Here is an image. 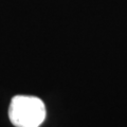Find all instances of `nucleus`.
I'll list each match as a JSON object with an SVG mask.
<instances>
[{
  "mask_svg": "<svg viewBox=\"0 0 127 127\" xmlns=\"http://www.w3.org/2000/svg\"><path fill=\"white\" fill-rule=\"evenodd\" d=\"M9 118L15 127H39L46 119V107L39 97L16 95L11 101Z\"/></svg>",
  "mask_w": 127,
  "mask_h": 127,
  "instance_id": "f257e3e1",
  "label": "nucleus"
}]
</instances>
